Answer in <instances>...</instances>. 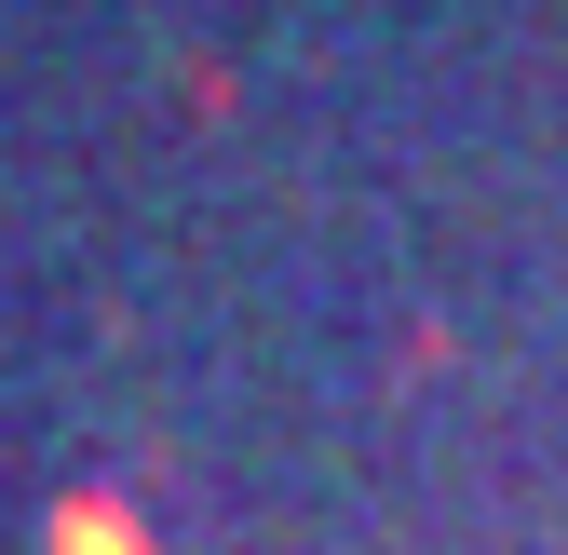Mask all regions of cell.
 <instances>
[{"label":"cell","instance_id":"obj_1","mask_svg":"<svg viewBox=\"0 0 568 555\" xmlns=\"http://www.w3.org/2000/svg\"><path fill=\"white\" fill-rule=\"evenodd\" d=\"M54 555H150V542H135L122 502H68V515H54Z\"/></svg>","mask_w":568,"mask_h":555}]
</instances>
